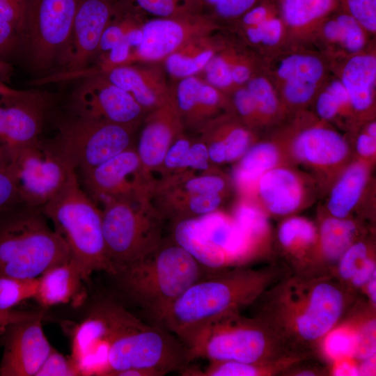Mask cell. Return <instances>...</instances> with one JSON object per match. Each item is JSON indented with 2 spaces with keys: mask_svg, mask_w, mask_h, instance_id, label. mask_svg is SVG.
Listing matches in <instances>:
<instances>
[{
  "mask_svg": "<svg viewBox=\"0 0 376 376\" xmlns=\"http://www.w3.org/2000/svg\"><path fill=\"white\" fill-rule=\"evenodd\" d=\"M318 116L323 121L352 113L348 93L340 80H334L318 94L315 102Z\"/></svg>",
  "mask_w": 376,
  "mask_h": 376,
  "instance_id": "obj_39",
  "label": "cell"
},
{
  "mask_svg": "<svg viewBox=\"0 0 376 376\" xmlns=\"http://www.w3.org/2000/svg\"><path fill=\"white\" fill-rule=\"evenodd\" d=\"M111 325L106 302L77 326L72 339L71 359L80 375H103L106 370Z\"/></svg>",
  "mask_w": 376,
  "mask_h": 376,
  "instance_id": "obj_20",
  "label": "cell"
},
{
  "mask_svg": "<svg viewBox=\"0 0 376 376\" xmlns=\"http://www.w3.org/2000/svg\"><path fill=\"white\" fill-rule=\"evenodd\" d=\"M42 315L9 324L3 332L0 376H35L53 347L42 329Z\"/></svg>",
  "mask_w": 376,
  "mask_h": 376,
  "instance_id": "obj_17",
  "label": "cell"
},
{
  "mask_svg": "<svg viewBox=\"0 0 376 376\" xmlns=\"http://www.w3.org/2000/svg\"><path fill=\"white\" fill-rule=\"evenodd\" d=\"M322 33L327 41L340 45L351 54L360 52L366 43L364 29L349 13L327 21Z\"/></svg>",
  "mask_w": 376,
  "mask_h": 376,
  "instance_id": "obj_35",
  "label": "cell"
},
{
  "mask_svg": "<svg viewBox=\"0 0 376 376\" xmlns=\"http://www.w3.org/2000/svg\"><path fill=\"white\" fill-rule=\"evenodd\" d=\"M295 166L290 156L286 135L256 141L235 162L230 177L233 186L240 197L253 198L257 183L261 176L276 166Z\"/></svg>",
  "mask_w": 376,
  "mask_h": 376,
  "instance_id": "obj_23",
  "label": "cell"
},
{
  "mask_svg": "<svg viewBox=\"0 0 376 376\" xmlns=\"http://www.w3.org/2000/svg\"><path fill=\"white\" fill-rule=\"evenodd\" d=\"M49 102V97L39 91L0 97V146L9 153L40 138Z\"/></svg>",
  "mask_w": 376,
  "mask_h": 376,
  "instance_id": "obj_18",
  "label": "cell"
},
{
  "mask_svg": "<svg viewBox=\"0 0 376 376\" xmlns=\"http://www.w3.org/2000/svg\"><path fill=\"white\" fill-rule=\"evenodd\" d=\"M272 273L243 267L212 271L173 302L159 327L173 334L191 351L215 318L253 302L270 283Z\"/></svg>",
  "mask_w": 376,
  "mask_h": 376,
  "instance_id": "obj_1",
  "label": "cell"
},
{
  "mask_svg": "<svg viewBox=\"0 0 376 376\" xmlns=\"http://www.w3.org/2000/svg\"><path fill=\"white\" fill-rule=\"evenodd\" d=\"M292 360L283 358L267 363H251L234 361H210L204 371L191 368L188 375L258 376L268 375L284 368Z\"/></svg>",
  "mask_w": 376,
  "mask_h": 376,
  "instance_id": "obj_36",
  "label": "cell"
},
{
  "mask_svg": "<svg viewBox=\"0 0 376 376\" xmlns=\"http://www.w3.org/2000/svg\"><path fill=\"white\" fill-rule=\"evenodd\" d=\"M142 37L143 34L141 28L130 29V31H126L125 34V40L128 45L130 47H136V48L141 44Z\"/></svg>",
  "mask_w": 376,
  "mask_h": 376,
  "instance_id": "obj_61",
  "label": "cell"
},
{
  "mask_svg": "<svg viewBox=\"0 0 376 376\" xmlns=\"http://www.w3.org/2000/svg\"><path fill=\"white\" fill-rule=\"evenodd\" d=\"M375 263L372 256H369L357 269L350 279L352 284L355 287H362L376 274Z\"/></svg>",
  "mask_w": 376,
  "mask_h": 376,
  "instance_id": "obj_55",
  "label": "cell"
},
{
  "mask_svg": "<svg viewBox=\"0 0 376 376\" xmlns=\"http://www.w3.org/2000/svg\"><path fill=\"white\" fill-rule=\"evenodd\" d=\"M340 80L348 93L352 113H368L375 103V56L354 54L343 66Z\"/></svg>",
  "mask_w": 376,
  "mask_h": 376,
  "instance_id": "obj_27",
  "label": "cell"
},
{
  "mask_svg": "<svg viewBox=\"0 0 376 376\" xmlns=\"http://www.w3.org/2000/svg\"><path fill=\"white\" fill-rule=\"evenodd\" d=\"M272 306L274 331L310 343L323 338L341 317L343 292L329 280L290 281L278 292Z\"/></svg>",
  "mask_w": 376,
  "mask_h": 376,
  "instance_id": "obj_6",
  "label": "cell"
},
{
  "mask_svg": "<svg viewBox=\"0 0 376 376\" xmlns=\"http://www.w3.org/2000/svg\"><path fill=\"white\" fill-rule=\"evenodd\" d=\"M71 357H66L54 347L35 376H79Z\"/></svg>",
  "mask_w": 376,
  "mask_h": 376,
  "instance_id": "obj_49",
  "label": "cell"
},
{
  "mask_svg": "<svg viewBox=\"0 0 376 376\" xmlns=\"http://www.w3.org/2000/svg\"><path fill=\"white\" fill-rule=\"evenodd\" d=\"M42 209L20 203L0 212V276L36 279L71 259Z\"/></svg>",
  "mask_w": 376,
  "mask_h": 376,
  "instance_id": "obj_3",
  "label": "cell"
},
{
  "mask_svg": "<svg viewBox=\"0 0 376 376\" xmlns=\"http://www.w3.org/2000/svg\"><path fill=\"white\" fill-rule=\"evenodd\" d=\"M334 362V375H359V366L354 358H345Z\"/></svg>",
  "mask_w": 376,
  "mask_h": 376,
  "instance_id": "obj_56",
  "label": "cell"
},
{
  "mask_svg": "<svg viewBox=\"0 0 376 376\" xmlns=\"http://www.w3.org/2000/svg\"><path fill=\"white\" fill-rule=\"evenodd\" d=\"M41 209L66 243L84 281L95 272L114 274L105 246L101 210L81 188L76 171Z\"/></svg>",
  "mask_w": 376,
  "mask_h": 376,
  "instance_id": "obj_4",
  "label": "cell"
},
{
  "mask_svg": "<svg viewBox=\"0 0 376 376\" xmlns=\"http://www.w3.org/2000/svg\"><path fill=\"white\" fill-rule=\"evenodd\" d=\"M376 275V274H375ZM374 275L368 282L365 285L367 294L371 300L372 303L375 305L376 302V277Z\"/></svg>",
  "mask_w": 376,
  "mask_h": 376,
  "instance_id": "obj_63",
  "label": "cell"
},
{
  "mask_svg": "<svg viewBox=\"0 0 376 376\" xmlns=\"http://www.w3.org/2000/svg\"><path fill=\"white\" fill-rule=\"evenodd\" d=\"M356 328L357 331V346L354 358L363 360L375 356V320H368L359 327H356Z\"/></svg>",
  "mask_w": 376,
  "mask_h": 376,
  "instance_id": "obj_52",
  "label": "cell"
},
{
  "mask_svg": "<svg viewBox=\"0 0 376 376\" xmlns=\"http://www.w3.org/2000/svg\"><path fill=\"white\" fill-rule=\"evenodd\" d=\"M324 66L309 54H290L276 64L274 75L279 81L282 99L286 106L299 109L306 106L323 80Z\"/></svg>",
  "mask_w": 376,
  "mask_h": 376,
  "instance_id": "obj_22",
  "label": "cell"
},
{
  "mask_svg": "<svg viewBox=\"0 0 376 376\" xmlns=\"http://www.w3.org/2000/svg\"><path fill=\"white\" fill-rule=\"evenodd\" d=\"M318 230V240L312 253L327 262H336L357 240L359 228L357 221L351 217L338 218L324 212Z\"/></svg>",
  "mask_w": 376,
  "mask_h": 376,
  "instance_id": "obj_30",
  "label": "cell"
},
{
  "mask_svg": "<svg viewBox=\"0 0 376 376\" xmlns=\"http://www.w3.org/2000/svg\"><path fill=\"white\" fill-rule=\"evenodd\" d=\"M233 104L240 121L249 129L263 126L255 101L246 88L235 91Z\"/></svg>",
  "mask_w": 376,
  "mask_h": 376,
  "instance_id": "obj_48",
  "label": "cell"
},
{
  "mask_svg": "<svg viewBox=\"0 0 376 376\" xmlns=\"http://www.w3.org/2000/svg\"><path fill=\"white\" fill-rule=\"evenodd\" d=\"M318 235V228L312 221L295 215L285 217L277 232V238L283 249L297 258L313 252Z\"/></svg>",
  "mask_w": 376,
  "mask_h": 376,
  "instance_id": "obj_33",
  "label": "cell"
},
{
  "mask_svg": "<svg viewBox=\"0 0 376 376\" xmlns=\"http://www.w3.org/2000/svg\"><path fill=\"white\" fill-rule=\"evenodd\" d=\"M38 278L20 279L0 276V311L7 312L21 302L34 298Z\"/></svg>",
  "mask_w": 376,
  "mask_h": 376,
  "instance_id": "obj_40",
  "label": "cell"
},
{
  "mask_svg": "<svg viewBox=\"0 0 376 376\" xmlns=\"http://www.w3.org/2000/svg\"><path fill=\"white\" fill-rule=\"evenodd\" d=\"M212 271L171 237H164L156 249L113 276L124 297L139 308L151 324L159 327L173 302Z\"/></svg>",
  "mask_w": 376,
  "mask_h": 376,
  "instance_id": "obj_2",
  "label": "cell"
},
{
  "mask_svg": "<svg viewBox=\"0 0 376 376\" xmlns=\"http://www.w3.org/2000/svg\"><path fill=\"white\" fill-rule=\"evenodd\" d=\"M76 7L77 0L26 1L19 55L35 71L68 64Z\"/></svg>",
  "mask_w": 376,
  "mask_h": 376,
  "instance_id": "obj_10",
  "label": "cell"
},
{
  "mask_svg": "<svg viewBox=\"0 0 376 376\" xmlns=\"http://www.w3.org/2000/svg\"><path fill=\"white\" fill-rule=\"evenodd\" d=\"M276 333L262 318H248L232 311L212 321L196 339L194 359L267 363L278 361Z\"/></svg>",
  "mask_w": 376,
  "mask_h": 376,
  "instance_id": "obj_9",
  "label": "cell"
},
{
  "mask_svg": "<svg viewBox=\"0 0 376 376\" xmlns=\"http://www.w3.org/2000/svg\"><path fill=\"white\" fill-rule=\"evenodd\" d=\"M100 205L105 246L115 273L161 244L165 219L150 196L111 198Z\"/></svg>",
  "mask_w": 376,
  "mask_h": 376,
  "instance_id": "obj_7",
  "label": "cell"
},
{
  "mask_svg": "<svg viewBox=\"0 0 376 376\" xmlns=\"http://www.w3.org/2000/svg\"><path fill=\"white\" fill-rule=\"evenodd\" d=\"M37 313H38L18 311L15 310L7 312L0 311V334H3L9 324L33 317Z\"/></svg>",
  "mask_w": 376,
  "mask_h": 376,
  "instance_id": "obj_57",
  "label": "cell"
},
{
  "mask_svg": "<svg viewBox=\"0 0 376 376\" xmlns=\"http://www.w3.org/2000/svg\"><path fill=\"white\" fill-rule=\"evenodd\" d=\"M213 56L214 53L210 49L204 50L194 56L172 53L166 56L165 66L171 75L185 78L203 70Z\"/></svg>",
  "mask_w": 376,
  "mask_h": 376,
  "instance_id": "obj_44",
  "label": "cell"
},
{
  "mask_svg": "<svg viewBox=\"0 0 376 376\" xmlns=\"http://www.w3.org/2000/svg\"><path fill=\"white\" fill-rule=\"evenodd\" d=\"M81 75L70 98L72 116L139 127L146 111L129 93L96 72Z\"/></svg>",
  "mask_w": 376,
  "mask_h": 376,
  "instance_id": "obj_14",
  "label": "cell"
},
{
  "mask_svg": "<svg viewBox=\"0 0 376 376\" xmlns=\"http://www.w3.org/2000/svg\"><path fill=\"white\" fill-rule=\"evenodd\" d=\"M141 13L158 17L198 15L191 0H129Z\"/></svg>",
  "mask_w": 376,
  "mask_h": 376,
  "instance_id": "obj_42",
  "label": "cell"
},
{
  "mask_svg": "<svg viewBox=\"0 0 376 376\" xmlns=\"http://www.w3.org/2000/svg\"><path fill=\"white\" fill-rule=\"evenodd\" d=\"M357 346V331L353 325L333 328L324 336V352L334 361L345 358L354 359Z\"/></svg>",
  "mask_w": 376,
  "mask_h": 376,
  "instance_id": "obj_41",
  "label": "cell"
},
{
  "mask_svg": "<svg viewBox=\"0 0 376 376\" xmlns=\"http://www.w3.org/2000/svg\"><path fill=\"white\" fill-rule=\"evenodd\" d=\"M56 136L75 171L86 172L135 146L138 127L72 116Z\"/></svg>",
  "mask_w": 376,
  "mask_h": 376,
  "instance_id": "obj_12",
  "label": "cell"
},
{
  "mask_svg": "<svg viewBox=\"0 0 376 376\" xmlns=\"http://www.w3.org/2000/svg\"><path fill=\"white\" fill-rule=\"evenodd\" d=\"M246 88L255 101L263 125L272 124L280 118L283 107L273 85L267 78H251Z\"/></svg>",
  "mask_w": 376,
  "mask_h": 376,
  "instance_id": "obj_38",
  "label": "cell"
},
{
  "mask_svg": "<svg viewBox=\"0 0 376 376\" xmlns=\"http://www.w3.org/2000/svg\"><path fill=\"white\" fill-rule=\"evenodd\" d=\"M130 46L125 41L111 49L108 54L109 61L113 65H118L125 62L130 56Z\"/></svg>",
  "mask_w": 376,
  "mask_h": 376,
  "instance_id": "obj_58",
  "label": "cell"
},
{
  "mask_svg": "<svg viewBox=\"0 0 376 376\" xmlns=\"http://www.w3.org/2000/svg\"><path fill=\"white\" fill-rule=\"evenodd\" d=\"M334 0H282L283 22L293 29L306 27L323 17Z\"/></svg>",
  "mask_w": 376,
  "mask_h": 376,
  "instance_id": "obj_37",
  "label": "cell"
},
{
  "mask_svg": "<svg viewBox=\"0 0 376 376\" xmlns=\"http://www.w3.org/2000/svg\"><path fill=\"white\" fill-rule=\"evenodd\" d=\"M183 124L173 100L152 111L144 119L135 148L147 175L158 172L173 141L182 133Z\"/></svg>",
  "mask_w": 376,
  "mask_h": 376,
  "instance_id": "obj_21",
  "label": "cell"
},
{
  "mask_svg": "<svg viewBox=\"0 0 376 376\" xmlns=\"http://www.w3.org/2000/svg\"><path fill=\"white\" fill-rule=\"evenodd\" d=\"M82 281L79 267L70 259L50 267L38 277L33 299L46 308L68 303L80 290Z\"/></svg>",
  "mask_w": 376,
  "mask_h": 376,
  "instance_id": "obj_28",
  "label": "cell"
},
{
  "mask_svg": "<svg viewBox=\"0 0 376 376\" xmlns=\"http://www.w3.org/2000/svg\"><path fill=\"white\" fill-rule=\"evenodd\" d=\"M349 14L366 31H376V0H345Z\"/></svg>",
  "mask_w": 376,
  "mask_h": 376,
  "instance_id": "obj_50",
  "label": "cell"
},
{
  "mask_svg": "<svg viewBox=\"0 0 376 376\" xmlns=\"http://www.w3.org/2000/svg\"><path fill=\"white\" fill-rule=\"evenodd\" d=\"M173 238L200 264L215 270L240 265L263 249L221 210L178 221Z\"/></svg>",
  "mask_w": 376,
  "mask_h": 376,
  "instance_id": "obj_8",
  "label": "cell"
},
{
  "mask_svg": "<svg viewBox=\"0 0 376 376\" xmlns=\"http://www.w3.org/2000/svg\"><path fill=\"white\" fill-rule=\"evenodd\" d=\"M27 0H0V17L19 33L23 31Z\"/></svg>",
  "mask_w": 376,
  "mask_h": 376,
  "instance_id": "obj_53",
  "label": "cell"
},
{
  "mask_svg": "<svg viewBox=\"0 0 376 376\" xmlns=\"http://www.w3.org/2000/svg\"><path fill=\"white\" fill-rule=\"evenodd\" d=\"M20 203L9 153L0 146V212Z\"/></svg>",
  "mask_w": 376,
  "mask_h": 376,
  "instance_id": "obj_46",
  "label": "cell"
},
{
  "mask_svg": "<svg viewBox=\"0 0 376 376\" xmlns=\"http://www.w3.org/2000/svg\"><path fill=\"white\" fill-rule=\"evenodd\" d=\"M182 124L202 127L224 107L217 88L191 76L178 84L173 100Z\"/></svg>",
  "mask_w": 376,
  "mask_h": 376,
  "instance_id": "obj_26",
  "label": "cell"
},
{
  "mask_svg": "<svg viewBox=\"0 0 376 376\" xmlns=\"http://www.w3.org/2000/svg\"><path fill=\"white\" fill-rule=\"evenodd\" d=\"M232 78L233 84H243L251 79V71L244 64H237L231 66Z\"/></svg>",
  "mask_w": 376,
  "mask_h": 376,
  "instance_id": "obj_59",
  "label": "cell"
},
{
  "mask_svg": "<svg viewBox=\"0 0 376 376\" xmlns=\"http://www.w3.org/2000/svg\"><path fill=\"white\" fill-rule=\"evenodd\" d=\"M20 201L41 208L75 171L57 136L33 142L9 152Z\"/></svg>",
  "mask_w": 376,
  "mask_h": 376,
  "instance_id": "obj_11",
  "label": "cell"
},
{
  "mask_svg": "<svg viewBox=\"0 0 376 376\" xmlns=\"http://www.w3.org/2000/svg\"><path fill=\"white\" fill-rule=\"evenodd\" d=\"M242 17L248 40L267 47H276L284 35V22L265 4H256Z\"/></svg>",
  "mask_w": 376,
  "mask_h": 376,
  "instance_id": "obj_32",
  "label": "cell"
},
{
  "mask_svg": "<svg viewBox=\"0 0 376 376\" xmlns=\"http://www.w3.org/2000/svg\"><path fill=\"white\" fill-rule=\"evenodd\" d=\"M370 256V248L363 241L356 240L338 260V272L340 277L350 281L357 269Z\"/></svg>",
  "mask_w": 376,
  "mask_h": 376,
  "instance_id": "obj_47",
  "label": "cell"
},
{
  "mask_svg": "<svg viewBox=\"0 0 376 376\" xmlns=\"http://www.w3.org/2000/svg\"><path fill=\"white\" fill-rule=\"evenodd\" d=\"M191 139L181 133L168 149L158 171L160 178L185 171L187 169Z\"/></svg>",
  "mask_w": 376,
  "mask_h": 376,
  "instance_id": "obj_45",
  "label": "cell"
},
{
  "mask_svg": "<svg viewBox=\"0 0 376 376\" xmlns=\"http://www.w3.org/2000/svg\"><path fill=\"white\" fill-rule=\"evenodd\" d=\"M373 166L354 159L327 192L325 213L338 218H350L368 192Z\"/></svg>",
  "mask_w": 376,
  "mask_h": 376,
  "instance_id": "obj_25",
  "label": "cell"
},
{
  "mask_svg": "<svg viewBox=\"0 0 376 376\" xmlns=\"http://www.w3.org/2000/svg\"><path fill=\"white\" fill-rule=\"evenodd\" d=\"M100 75L129 93L146 112L152 111L170 100L149 86L143 75L134 68L118 65Z\"/></svg>",
  "mask_w": 376,
  "mask_h": 376,
  "instance_id": "obj_31",
  "label": "cell"
},
{
  "mask_svg": "<svg viewBox=\"0 0 376 376\" xmlns=\"http://www.w3.org/2000/svg\"><path fill=\"white\" fill-rule=\"evenodd\" d=\"M359 366V375H372L375 372V357L363 359Z\"/></svg>",
  "mask_w": 376,
  "mask_h": 376,
  "instance_id": "obj_62",
  "label": "cell"
},
{
  "mask_svg": "<svg viewBox=\"0 0 376 376\" xmlns=\"http://www.w3.org/2000/svg\"><path fill=\"white\" fill-rule=\"evenodd\" d=\"M354 158L373 165L376 155V137L369 135L363 129L357 136L352 146Z\"/></svg>",
  "mask_w": 376,
  "mask_h": 376,
  "instance_id": "obj_54",
  "label": "cell"
},
{
  "mask_svg": "<svg viewBox=\"0 0 376 376\" xmlns=\"http://www.w3.org/2000/svg\"><path fill=\"white\" fill-rule=\"evenodd\" d=\"M178 17L157 18L141 27L142 40L137 54L143 59L155 61L168 56L182 44L185 29Z\"/></svg>",
  "mask_w": 376,
  "mask_h": 376,
  "instance_id": "obj_29",
  "label": "cell"
},
{
  "mask_svg": "<svg viewBox=\"0 0 376 376\" xmlns=\"http://www.w3.org/2000/svg\"><path fill=\"white\" fill-rule=\"evenodd\" d=\"M290 156L316 181L320 194H327L343 169L354 159L348 141L334 129L317 123L287 134Z\"/></svg>",
  "mask_w": 376,
  "mask_h": 376,
  "instance_id": "obj_13",
  "label": "cell"
},
{
  "mask_svg": "<svg viewBox=\"0 0 376 376\" xmlns=\"http://www.w3.org/2000/svg\"><path fill=\"white\" fill-rule=\"evenodd\" d=\"M318 195L317 182L308 173L284 164L261 176L253 198L268 215L287 217L311 205Z\"/></svg>",
  "mask_w": 376,
  "mask_h": 376,
  "instance_id": "obj_16",
  "label": "cell"
},
{
  "mask_svg": "<svg viewBox=\"0 0 376 376\" xmlns=\"http://www.w3.org/2000/svg\"><path fill=\"white\" fill-rule=\"evenodd\" d=\"M34 91L17 90L8 86L5 81L0 78V97H22L28 96Z\"/></svg>",
  "mask_w": 376,
  "mask_h": 376,
  "instance_id": "obj_60",
  "label": "cell"
},
{
  "mask_svg": "<svg viewBox=\"0 0 376 376\" xmlns=\"http://www.w3.org/2000/svg\"><path fill=\"white\" fill-rule=\"evenodd\" d=\"M208 84L216 88H226L233 84L231 65L221 56H213L204 68Z\"/></svg>",
  "mask_w": 376,
  "mask_h": 376,
  "instance_id": "obj_51",
  "label": "cell"
},
{
  "mask_svg": "<svg viewBox=\"0 0 376 376\" xmlns=\"http://www.w3.org/2000/svg\"><path fill=\"white\" fill-rule=\"evenodd\" d=\"M80 174L84 191L97 206L111 198L151 196L156 181L143 171L135 146Z\"/></svg>",
  "mask_w": 376,
  "mask_h": 376,
  "instance_id": "obj_15",
  "label": "cell"
},
{
  "mask_svg": "<svg viewBox=\"0 0 376 376\" xmlns=\"http://www.w3.org/2000/svg\"><path fill=\"white\" fill-rule=\"evenodd\" d=\"M231 216L261 246L267 245L270 237L269 215L253 198L240 197Z\"/></svg>",
  "mask_w": 376,
  "mask_h": 376,
  "instance_id": "obj_34",
  "label": "cell"
},
{
  "mask_svg": "<svg viewBox=\"0 0 376 376\" xmlns=\"http://www.w3.org/2000/svg\"><path fill=\"white\" fill-rule=\"evenodd\" d=\"M201 132L199 138L215 166L235 163L257 141L253 130L233 115L210 120L201 127Z\"/></svg>",
  "mask_w": 376,
  "mask_h": 376,
  "instance_id": "obj_24",
  "label": "cell"
},
{
  "mask_svg": "<svg viewBox=\"0 0 376 376\" xmlns=\"http://www.w3.org/2000/svg\"><path fill=\"white\" fill-rule=\"evenodd\" d=\"M118 0H77L72 25V53L63 75L86 70L98 52L101 36L110 22Z\"/></svg>",
  "mask_w": 376,
  "mask_h": 376,
  "instance_id": "obj_19",
  "label": "cell"
},
{
  "mask_svg": "<svg viewBox=\"0 0 376 376\" xmlns=\"http://www.w3.org/2000/svg\"><path fill=\"white\" fill-rule=\"evenodd\" d=\"M198 15L207 11L224 19L240 17L260 0H191Z\"/></svg>",
  "mask_w": 376,
  "mask_h": 376,
  "instance_id": "obj_43",
  "label": "cell"
},
{
  "mask_svg": "<svg viewBox=\"0 0 376 376\" xmlns=\"http://www.w3.org/2000/svg\"><path fill=\"white\" fill-rule=\"evenodd\" d=\"M194 359L191 351L171 332L147 324L123 306L117 313L109 343L103 376L126 369H140L162 376L183 374Z\"/></svg>",
  "mask_w": 376,
  "mask_h": 376,
  "instance_id": "obj_5",
  "label": "cell"
}]
</instances>
